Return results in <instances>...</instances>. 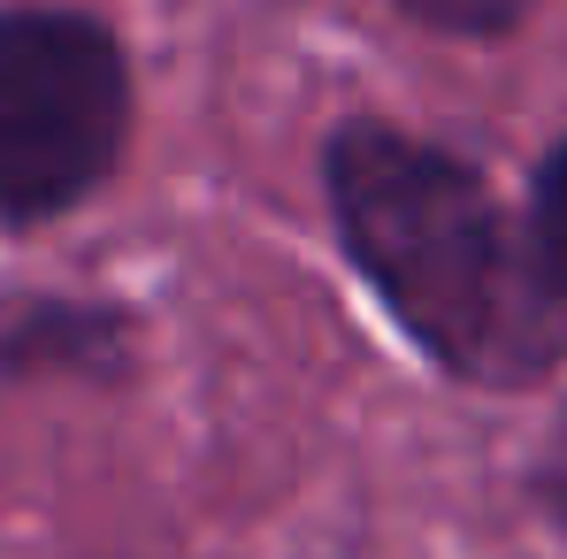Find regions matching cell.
Returning <instances> with one entry per match:
<instances>
[{
  "instance_id": "3",
  "label": "cell",
  "mask_w": 567,
  "mask_h": 559,
  "mask_svg": "<svg viewBox=\"0 0 567 559\" xmlns=\"http://www.w3.org/2000/svg\"><path fill=\"white\" fill-rule=\"evenodd\" d=\"M529 253H537V269L545 283L567 299V146L537 169V207H529Z\"/></svg>"
},
{
  "instance_id": "5",
  "label": "cell",
  "mask_w": 567,
  "mask_h": 559,
  "mask_svg": "<svg viewBox=\"0 0 567 559\" xmlns=\"http://www.w3.org/2000/svg\"><path fill=\"white\" fill-rule=\"evenodd\" d=\"M545 506L567 521V429L553 437V460H545Z\"/></svg>"
},
{
  "instance_id": "2",
  "label": "cell",
  "mask_w": 567,
  "mask_h": 559,
  "mask_svg": "<svg viewBox=\"0 0 567 559\" xmlns=\"http://www.w3.org/2000/svg\"><path fill=\"white\" fill-rule=\"evenodd\" d=\"M131 77L85 15H0V222L78 207L115 169Z\"/></svg>"
},
{
  "instance_id": "1",
  "label": "cell",
  "mask_w": 567,
  "mask_h": 559,
  "mask_svg": "<svg viewBox=\"0 0 567 559\" xmlns=\"http://www.w3.org/2000/svg\"><path fill=\"white\" fill-rule=\"evenodd\" d=\"M330 199L353 261L437 369L522 391L567 353V299L468 162L346 123L330 138Z\"/></svg>"
},
{
  "instance_id": "4",
  "label": "cell",
  "mask_w": 567,
  "mask_h": 559,
  "mask_svg": "<svg viewBox=\"0 0 567 559\" xmlns=\"http://www.w3.org/2000/svg\"><path fill=\"white\" fill-rule=\"evenodd\" d=\"M399 8L437 23V31H461V39H498L529 15V0H399Z\"/></svg>"
}]
</instances>
